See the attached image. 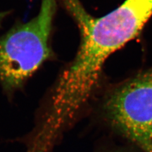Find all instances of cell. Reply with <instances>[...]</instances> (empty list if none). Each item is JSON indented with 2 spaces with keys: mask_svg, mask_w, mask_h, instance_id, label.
I'll list each match as a JSON object with an SVG mask.
<instances>
[{
  "mask_svg": "<svg viewBox=\"0 0 152 152\" xmlns=\"http://www.w3.org/2000/svg\"><path fill=\"white\" fill-rule=\"evenodd\" d=\"M56 0H42L37 15L0 37V84L10 95L52 56L50 36Z\"/></svg>",
  "mask_w": 152,
  "mask_h": 152,
  "instance_id": "7a4b0ae2",
  "label": "cell"
},
{
  "mask_svg": "<svg viewBox=\"0 0 152 152\" xmlns=\"http://www.w3.org/2000/svg\"><path fill=\"white\" fill-rule=\"evenodd\" d=\"M151 136H152V131H151Z\"/></svg>",
  "mask_w": 152,
  "mask_h": 152,
  "instance_id": "5b68a950",
  "label": "cell"
},
{
  "mask_svg": "<svg viewBox=\"0 0 152 152\" xmlns=\"http://www.w3.org/2000/svg\"><path fill=\"white\" fill-rule=\"evenodd\" d=\"M10 13L9 11H0V27H1L3 20Z\"/></svg>",
  "mask_w": 152,
  "mask_h": 152,
  "instance_id": "277c9868",
  "label": "cell"
},
{
  "mask_svg": "<svg viewBox=\"0 0 152 152\" xmlns=\"http://www.w3.org/2000/svg\"><path fill=\"white\" fill-rule=\"evenodd\" d=\"M80 32L78 51L61 73L36 127L37 138L55 144L86 103L106 60L138 36L152 16V0H125L103 17L89 14L79 0H62Z\"/></svg>",
  "mask_w": 152,
  "mask_h": 152,
  "instance_id": "6da1fadb",
  "label": "cell"
},
{
  "mask_svg": "<svg viewBox=\"0 0 152 152\" xmlns=\"http://www.w3.org/2000/svg\"><path fill=\"white\" fill-rule=\"evenodd\" d=\"M102 110L114 129L152 151V67L113 89L104 99Z\"/></svg>",
  "mask_w": 152,
  "mask_h": 152,
  "instance_id": "3957f363",
  "label": "cell"
}]
</instances>
